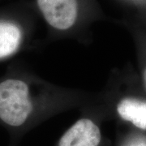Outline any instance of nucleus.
I'll return each instance as SVG.
<instances>
[{"label": "nucleus", "instance_id": "obj_1", "mask_svg": "<svg viewBox=\"0 0 146 146\" xmlns=\"http://www.w3.org/2000/svg\"><path fill=\"white\" fill-rule=\"evenodd\" d=\"M33 110L26 82L15 78L0 82V119L7 125L20 127Z\"/></svg>", "mask_w": 146, "mask_h": 146}, {"label": "nucleus", "instance_id": "obj_2", "mask_svg": "<svg viewBox=\"0 0 146 146\" xmlns=\"http://www.w3.org/2000/svg\"><path fill=\"white\" fill-rule=\"evenodd\" d=\"M36 3L44 19L55 29L68 30L77 21V0H36Z\"/></svg>", "mask_w": 146, "mask_h": 146}, {"label": "nucleus", "instance_id": "obj_3", "mask_svg": "<svg viewBox=\"0 0 146 146\" xmlns=\"http://www.w3.org/2000/svg\"><path fill=\"white\" fill-rule=\"evenodd\" d=\"M101 139L98 126L89 119H81L63 134L58 146H98Z\"/></svg>", "mask_w": 146, "mask_h": 146}, {"label": "nucleus", "instance_id": "obj_4", "mask_svg": "<svg viewBox=\"0 0 146 146\" xmlns=\"http://www.w3.org/2000/svg\"><path fill=\"white\" fill-rule=\"evenodd\" d=\"M117 111L123 119L131 122L138 128L146 130V101L126 98L117 105Z\"/></svg>", "mask_w": 146, "mask_h": 146}, {"label": "nucleus", "instance_id": "obj_5", "mask_svg": "<svg viewBox=\"0 0 146 146\" xmlns=\"http://www.w3.org/2000/svg\"><path fill=\"white\" fill-rule=\"evenodd\" d=\"M23 38L21 28L10 21H0V59L12 55Z\"/></svg>", "mask_w": 146, "mask_h": 146}, {"label": "nucleus", "instance_id": "obj_6", "mask_svg": "<svg viewBox=\"0 0 146 146\" xmlns=\"http://www.w3.org/2000/svg\"><path fill=\"white\" fill-rule=\"evenodd\" d=\"M125 146H146V142L141 139H136L127 143Z\"/></svg>", "mask_w": 146, "mask_h": 146}, {"label": "nucleus", "instance_id": "obj_7", "mask_svg": "<svg viewBox=\"0 0 146 146\" xmlns=\"http://www.w3.org/2000/svg\"><path fill=\"white\" fill-rule=\"evenodd\" d=\"M143 79H144V84H145V87L146 89V69L144 72V75H143Z\"/></svg>", "mask_w": 146, "mask_h": 146}]
</instances>
